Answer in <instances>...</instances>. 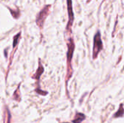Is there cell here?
Returning a JSON list of instances; mask_svg holds the SVG:
<instances>
[{
	"instance_id": "1",
	"label": "cell",
	"mask_w": 124,
	"mask_h": 123,
	"mask_svg": "<svg viewBox=\"0 0 124 123\" xmlns=\"http://www.w3.org/2000/svg\"><path fill=\"white\" fill-rule=\"evenodd\" d=\"M68 46V53H67V75H66V78H65V83L66 86L68 83V81L70 80L73 75V67L71 65L73 56V52L75 50V43L73 41V38H70L68 40V42L67 43Z\"/></svg>"
},
{
	"instance_id": "2",
	"label": "cell",
	"mask_w": 124,
	"mask_h": 123,
	"mask_svg": "<svg viewBox=\"0 0 124 123\" xmlns=\"http://www.w3.org/2000/svg\"><path fill=\"white\" fill-rule=\"evenodd\" d=\"M50 8H51V5H46L40 12L39 13L37 14L36 16V22L37 24V25L39 27L40 29H43L44 28V22L47 17V16L50 13Z\"/></svg>"
},
{
	"instance_id": "3",
	"label": "cell",
	"mask_w": 124,
	"mask_h": 123,
	"mask_svg": "<svg viewBox=\"0 0 124 123\" xmlns=\"http://www.w3.org/2000/svg\"><path fill=\"white\" fill-rule=\"evenodd\" d=\"M103 49V43L101 38V34L100 31H97L94 37V45H93V59H96L98 57L99 53Z\"/></svg>"
},
{
	"instance_id": "4",
	"label": "cell",
	"mask_w": 124,
	"mask_h": 123,
	"mask_svg": "<svg viewBox=\"0 0 124 123\" xmlns=\"http://www.w3.org/2000/svg\"><path fill=\"white\" fill-rule=\"evenodd\" d=\"M67 4H68V22L66 27V31L70 34L72 33L71 28L73 26V23L74 21V14L73 11V4H72V0H67Z\"/></svg>"
},
{
	"instance_id": "5",
	"label": "cell",
	"mask_w": 124,
	"mask_h": 123,
	"mask_svg": "<svg viewBox=\"0 0 124 123\" xmlns=\"http://www.w3.org/2000/svg\"><path fill=\"white\" fill-rule=\"evenodd\" d=\"M44 71V67H43V65H42V64H41V59H39V67H38V69H37L36 73L32 76V78H33V79H35V80H39L40 77H41V75L43 74Z\"/></svg>"
},
{
	"instance_id": "6",
	"label": "cell",
	"mask_w": 124,
	"mask_h": 123,
	"mask_svg": "<svg viewBox=\"0 0 124 123\" xmlns=\"http://www.w3.org/2000/svg\"><path fill=\"white\" fill-rule=\"evenodd\" d=\"M85 115L82 113H77L74 117V120H73V123H81L82 121L84 120L85 119Z\"/></svg>"
},
{
	"instance_id": "7",
	"label": "cell",
	"mask_w": 124,
	"mask_h": 123,
	"mask_svg": "<svg viewBox=\"0 0 124 123\" xmlns=\"http://www.w3.org/2000/svg\"><path fill=\"white\" fill-rule=\"evenodd\" d=\"M20 37H21V32L20 31L16 36H14V38H13V43H12V48H13V49H15L17 48V46L19 43V40H20Z\"/></svg>"
},
{
	"instance_id": "8",
	"label": "cell",
	"mask_w": 124,
	"mask_h": 123,
	"mask_svg": "<svg viewBox=\"0 0 124 123\" xmlns=\"http://www.w3.org/2000/svg\"><path fill=\"white\" fill-rule=\"evenodd\" d=\"M20 84L18 86L17 88L16 89V91H15L14 94H13V97L14 99L17 101H20V93H19V89H20Z\"/></svg>"
},
{
	"instance_id": "9",
	"label": "cell",
	"mask_w": 124,
	"mask_h": 123,
	"mask_svg": "<svg viewBox=\"0 0 124 123\" xmlns=\"http://www.w3.org/2000/svg\"><path fill=\"white\" fill-rule=\"evenodd\" d=\"M124 116V108H123V104H121L120 106V109L116 113L115 115V117H122Z\"/></svg>"
},
{
	"instance_id": "10",
	"label": "cell",
	"mask_w": 124,
	"mask_h": 123,
	"mask_svg": "<svg viewBox=\"0 0 124 123\" xmlns=\"http://www.w3.org/2000/svg\"><path fill=\"white\" fill-rule=\"evenodd\" d=\"M8 9H9V11H10V12H11V14L12 15V17H14L15 19H17L18 17H19V16H20V11L17 9V11H15V10H13V9H10L9 7H8Z\"/></svg>"
},
{
	"instance_id": "11",
	"label": "cell",
	"mask_w": 124,
	"mask_h": 123,
	"mask_svg": "<svg viewBox=\"0 0 124 123\" xmlns=\"http://www.w3.org/2000/svg\"><path fill=\"white\" fill-rule=\"evenodd\" d=\"M36 91L38 93V94H41V95H46L47 94V92H44V91H42L41 90H40V89H36Z\"/></svg>"
},
{
	"instance_id": "12",
	"label": "cell",
	"mask_w": 124,
	"mask_h": 123,
	"mask_svg": "<svg viewBox=\"0 0 124 123\" xmlns=\"http://www.w3.org/2000/svg\"><path fill=\"white\" fill-rule=\"evenodd\" d=\"M90 1H91V0H87V3H89V2Z\"/></svg>"
},
{
	"instance_id": "13",
	"label": "cell",
	"mask_w": 124,
	"mask_h": 123,
	"mask_svg": "<svg viewBox=\"0 0 124 123\" xmlns=\"http://www.w3.org/2000/svg\"></svg>"
}]
</instances>
